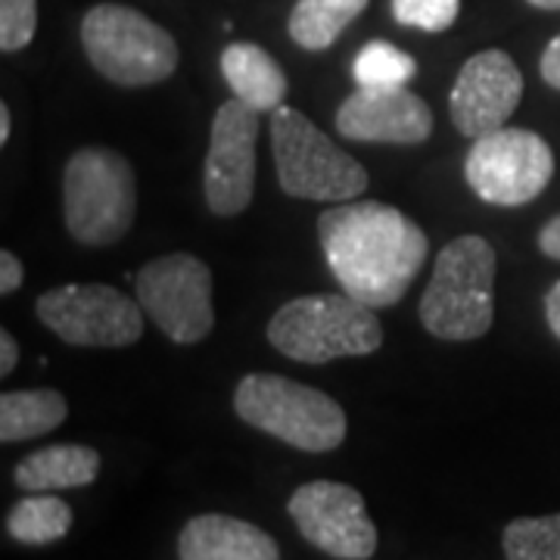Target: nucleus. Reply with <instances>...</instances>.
Returning <instances> with one entry per match:
<instances>
[{
    "label": "nucleus",
    "mask_w": 560,
    "mask_h": 560,
    "mask_svg": "<svg viewBox=\"0 0 560 560\" xmlns=\"http://www.w3.org/2000/svg\"><path fill=\"white\" fill-rule=\"evenodd\" d=\"M25 280V268H22L20 256H13L10 249L0 253V293L3 296H13Z\"/></svg>",
    "instance_id": "25"
},
{
    "label": "nucleus",
    "mask_w": 560,
    "mask_h": 560,
    "mask_svg": "<svg viewBox=\"0 0 560 560\" xmlns=\"http://www.w3.org/2000/svg\"><path fill=\"white\" fill-rule=\"evenodd\" d=\"M138 219V178L109 147H84L62 168V221L81 246H113Z\"/></svg>",
    "instance_id": "4"
},
{
    "label": "nucleus",
    "mask_w": 560,
    "mask_h": 560,
    "mask_svg": "<svg viewBox=\"0 0 560 560\" xmlns=\"http://www.w3.org/2000/svg\"><path fill=\"white\" fill-rule=\"evenodd\" d=\"M101 477V452L79 442L47 445L22 458L13 470V482L22 492H62L81 489Z\"/></svg>",
    "instance_id": "17"
},
{
    "label": "nucleus",
    "mask_w": 560,
    "mask_h": 560,
    "mask_svg": "<svg viewBox=\"0 0 560 560\" xmlns=\"http://www.w3.org/2000/svg\"><path fill=\"white\" fill-rule=\"evenodd\" d=\"M81 44L103 79L121 88H150L172 79L180 50L175 38L135 7L101 3L81 20Z\"/></svg>",
    "instance_id": "7"
},
{
    "label": "nucleus",
    "mask_w": 560,
    "mask_h": 560,
    "mask_svg": "<svg viewBox=\"0 0 560 560\" xmlns=\"http://www.w3.org/2000/svg\"><path fill=\"white\" fill-rule=\"evenodd\" d=\"M35 312L69 346L121 349L143 337V308L138 296H125L109 283H66L40 293Z\"/></svg>",
    "instance_id": "10"
},
{
    "label": "nucleus",
    "mask_w": 560,
    "mask_h": 560,
    "mask_svg": "<svg viewBox=\"0 0 560 560\" xmlns=\"http://www.w3.org/2000/svg\"><path fill=\"white\" fill-rule=\"evenodd\" d=\"M523 97V75L504 50H482L460 66L448 113L464 138H486L514 116Z\"/></svg>",
    "instance_id": "13"
},
{
    "label": "nucleus",
    "mask_w": 560,
    "mask_h": 560,
    "mask_svg": "<svg viewBox=\"0 0 560 560\" xmlns=\"http://www.w3.org/2000/svg\"><path fill=\"white\" fill-rule=\"evenodd\" d=\"M539 249L541 256L560 261V215L551 221H545V228L539 231Z\"/></svg>",
    "instance_id": "27"
},
{
    "label": "nucleus",
    "mask_w": 560,
    "mask_h": 560,
    "mask_svg": "<svg viewBox=\"0 0 560 560\" xmlns=\"http://www.w3.org/2000/svg\"><path fill=\"white\" fill-rule=\"evenodd\" d=\"M536 10H560V0H526Z\"/></svg>",
    "instance_id": "31"
},
{
    "label": "nucleus",
    "mask_w": 560,
    "mask_h": 560,
    "mask_svg": "<svg viewBox=\"0 0 560 560\" xmlns=\"http://www.w3.org/2000/svg\"><path fill=\"white\" fill-rule=\"evenodd\" d=\"M265 334L280 355L302 364L359 359L383 346V327L374 308L342 290L280 305Z\"/></svg>",
    "instance_id": "3"
},
{
    "label": "nucleus",
    "mask_w": 560,
    "mask_h": 560,
    "mask_svg": "<svg viewBox=\"0 0 560 560\" xmlns=\"http://www.w3.org/2000/svg\"><path fill=\"white\" fill-rule=\"evenodd\" d=\"M178 560H280V548L256 523L200 514L180 529Z\"/></svg>",
    "instance_id": "15"
},
{
    "label": "nucleus",
    "mask_w": 560,
    "mask_h": 560,
    "mask_svg": "<svg viewBox=\"0 0 560 560\" xmlns=\"http://www.w3.org/2000/svg\"><path fill=\"white\" fill-rule=\"evenodd\" d=\"M221 75L228 81L231 94L246 106H253L256 113H275L290 94V81L280 62L265 47L249 40L228 44L221 50Z\"/></svg>",
    "instance_id": "16"
},
{
    "label": "nucleus",
    "mask_w": 560,
    "mask_h": 560,
    "mask_svg": "<svg viewBox=\"0 0 560 560\" xmlns=\"http://www.w3.org/2000/svg\"><path fill=\"white\" fill-rule=\"evenodd\" d=\"M69 418V405L57 389H13L0 396V440L25 442L47 436Z\"/></svg>",
    "instance_id": "18"
},
{
    "label": "nucleus",
    "mask_w": 560,
    "mask_h": 560,
    "mask_svg": "<svg viewBox=\"0 0 560 560\" xmlns=\"http://www.w3.org/2000/svg\"><path fill=\"white\" fill-rule=\"evenodd\" d=\"M359 88H405L415 79L418 62L389 40H368L352 62Z\"/></svg>",
    "instance_id": "21"
},
{
    "label": "nucleus",
    "mask_w": 560,
    "mask_h": 560,
    "mask_svg": "<svg viewBox=\"0 0 560 560\" xmlns=\"http://www.w3.org/2000/svg\"><path fill=\"white\" fill-rule=\"evenodd\" d=\"M495 271L499 259L486 237L445 243L418 305L427 334L448 342L486 337L495 320Z\"/></svg>",
    "instance_id": "2"
},
{
    "label": "nucleus",
    "mask_w": 560,
    "mask_h": 560,
    "mask_svg": "<svg viewBox=\"0 0 560 560\" xmlns=\"http://www.w3.org/2000/svg\"><path fill=\"white\" fill-rule=\"evenodd\" d=\"M368 10V0H296L287 32L302 50H327Z\"/></svg>",
    "instance_id": "19"
},
{
    "label": "nucleus",
    "mask_w": 560,
    "mask_h": 560,
    "mask_svg": "<svg viewBox=\"0 0 560 560\" xmlns=\"http://www.w3.org/2000/svg\"><path fill=\"white\" fill-rule=\"evenodd\" d=\"M337 131L361 143L415 147L433 135V113L408 88H359L337 109Z\"/></svg>",
    "instance_id": "14"
},
{
    "label": "nucleus",
    "mask_w": 560,
    "mask_h": 560,
    "mask_svg": "<svg viewBox=\"0 0 560 560\" xmlns=\"http://www.w3.org/2000/svg\"><path fill=\"white\" fill-rule=\"evenodd\" d=\"M271 153L283 194L296 200L349 202L368 187V172L340 150L300 109L280 106L271 113Z\"/></svg>",
    "instance_id": "6"
},
{
    "label": "nucleus",
    "mask_w": 560,
    "mask_h": 560,
    "mask_svg": "<svg viewBox=\"0 0 560 560\" xmlns=\"http://www.w3.org/2000/svg\"><path fill=\"white\" fill-rule=\"evenodd\" d=\"M545 318H548L551 334L560 340V280L545 293Z\"/></svg>",
    "instance_id": "29"
},
{
    "label": "nucleus",
    "mask_w": 560,
    "mask_h": 560,
    "mask_svg": "<svg viewBox=\"0 0 560 560\" xmlns=\"http://www.w3.org/2000/svg\"><path fill=\"white\" fill-rule=\"evenodd\" d=\"M460 13V0H393V16L399 25L420 32H445Z\"/></svg>",
    "instance_id": "23"
},
{
    "label": "nucleus",
    "mask_w": 560,
    "mask_h": 560,
    "mask_svg": "<svg viewBox=\"0 0 560 560\" xmlns=\"http://www.w3.org/2000/svg\"><path fill=\"white\" fill-rule=\"evenodd\" d=\"M10 128H13V121H10V106L0 103V143L10 140Z\"/></svg>",
    "instance_id": "30"
},
{
    "label": "nucleus",
    "mask_w": 560,
    "mask_h": 560,
    "mask_svg": "<svg viewBox=\"0 0 560 560\" xmlns=\"http://www.w3.org/2000/svg\"><path fill=\"white\" fill-rule=\"evenodd\" d=\"M287 514L302 539L330 558L371 560L377 555V526L368 517L359 489L346 482H305L287 501Z\"/></svg>",
    "instance_id": "11"
},
{
    "label": "nucleus",
    "mask_w": 560,
    "mask_h": 560,
    "mask_svg": "<svg viewBox=\"0 0 560 560\" xmlns=\"http://www.w3.org/2000/svg\"><path fill=\"white\" fill-rule=\"evenodd\" d=\"M143 315L160 327L172 342L194 346L215 327L212 308V271L190 253H172L147 261L135 275Z\"/></svg>",
    "instance_id": "8"
},
{
    "label": "nucleus",
    "mask_w": 560,
    "mask_h": 560,
    "mask_svg": "<svg viewBox=\"0 0 560 560\" xmlns=\"http://www.w3.org/2000/svg\"><path fill=\"white\" fill-rule=\"evenodd\" d=\"M38 28V0H0V50L16 54L28 47Z\"/></svg>",
    "instance_id": "24"
},
{
    "label": "nucleus",
    "mask_w": 560,
    "mask_h": 560,
    "mask_svg": "<svg viewBox=\"0 0 560 560\" xmlns=\"http://www.w3.org/2000/svg\"><path fill=\"white\" fill-rule=\"evenodd\" d=\"M539 69H541V79H545V84H551L555 91H560V35L545 47Z\"/></svg>",
    "instance_id": "26"
},
{
    "label": "nucleus",
    "mask_w": 560,
    "mask_h": 560,
    "mask_svg": "<svg viewBox=\"0 0 560 560\" xmlns=\"http://www.w3.org/2000/svg\"><path fill=\"white\" fill-rule=\"evenodd\" d=\"M318 241L342 293L371 308H393L430 256V241L420 224L377 200H349L324 209Z\"/></svg>",
    "instance_id": "1"
},
{
    "label": "nucleus",
    "mask_w": 560,
    "mask_h": 560,
    "mask_svg": "<svg viewBox=\"0 0 560 560\" xmlns=\"http://www.w3.org/2000/svg\"><path fill=\"white\" fill-rule=\"evenodd\" d=\"M16 364H20V342L13 340L10 330H3V334H0V374L10 377Z\"/></svg>",
    "instance_id": "28"
},
{
    "label": "nucleus",
    "mask_w": 560,
    "mask_h": 560,
    "mask_svg": "<svg viewBox=\"0 0 560 560\" xmlns=\"http://www.w3.org/2000/svg\"><path fill=\"white\" fill-rule=\"evenodd\" d=\"M72 529V508L50 492H32L7 514V533L20 545H50Z\"/></svg>",
    "instance_id": "20"
},
{
    "label": "nucleus",
    "mask_w": 560,
    "mask_h": 560,
    "mask_svg": "<svg viewBox=\"0 0 560 560\" xmlns=\"http://www.w3.org/2000/svg\"><path fill=\"white\" fill-rule=\"evenodd\" d=\"M501 545L508 560H560V514L511 521Z\"/></svg>",
    "instance_id": "22"
},
{
    "label": "nucleus",
    "mask_w": 560,
    "mask_h": 560,
    "mask_svg": "<svg viewBox=\"0 0 560 560\" xmlns=\"http://www.w3.org/2000/svg\"><path fill=\"white\" fill-rule=\"evenodd\" d=\"M256 140L259 113L243 101L221 103L212 131L209 153L202 165V190L212 215L231 219L246 212L256 190Z\"/></svg>",
    "instance_id": "12"
},
{
    "label": "nucleus",
    "mask_w": 560,
    "mask_h": 560,
    "mask_svg": "<svg viewBox=\"0 0 560 560\" xmlns=\"http://www.w3.org/2000/svg\"><path fill=\"white\" fill-rule=\"evenodd\" d=\"M234 411L243 423L312 455L340 448L349 430L346 411L327 393L280 374H246Z\"/></svg>",
    "instance_id": "5"
},
{
    "label": "nucleus",
    "mask_w": 560,
    "mask_h": 560,
    "mask_svg": "<svg viewBox=\"0 0 560 560\" xmlns=\"http://www.w3.org/2000/svg\"><path fill=\"white\" fill-rule=\"evenodd\" d=\"M464 178L489 206H526L555 178V153L548 140L529 128H499L474 140Z\"/></svg>",
    "instance_id": "9"
}]
</instances>
